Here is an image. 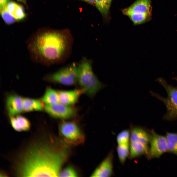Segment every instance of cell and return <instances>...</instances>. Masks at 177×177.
<instances>
[{"mask_svg": "<svg viewBox=\"0 0 177 177\" xmlns=\"http://www.w3.org/2000/svg\"><path fill=\"white\" fill-rule=\"evenodd\" d=\"M72 41L66 31L44 30L29 37L26 44L32 61L49 66L59 63L66 57Z\"/></svg>", "mask_w": 177, "mask_h": 177, "instance_id": "1", "label": "cell"}, {"mask_svg": "<svg viewBox=\"0 0 177 177\" xmlns=\"http://www.w3.org/2000/svg\"><path fill=\"white\" fill-rule=\"evenodd\" d=\"M68 155L65 148L55 150L45 146H37L26 153L17 167L22 177H59Z\"/></svg>", "mask_w": 177, "mask_h": 177, "instance_id": "2", "label": "cell"}, {"mask_svg": "<svg viewBox=\"0 0 177 177\" xmlns=\"http://www.w3.org/2000/svg\"><path fill=\"white\" fill-rule=\"evenodd\" d=\"M78 83L81 89L89 96H94L106 85L101 83L94 73L90 61L84 58L78 65Z\"/></svg>", "mask_w": 177, "mask_h": 177, "instance_id": "3", "label": "cell"}, {"mask_svg": "<svg viewBox=\"0 0 177 177\" xmlns=\"http://www.w3.org/2000/svg\"><path fill=\"white\" fill-rule=\"evenodd\" d=\"M157 81L165 90L166 97L152 91H150L151 95L162 102L165 105L166 111L163 116L164 120L173 121L177 120V86H175L168 83L162 78H159Z\"/></svg>", "mask_w": 177, "mask_h": 177, "instance_id": "4", "label": "cell"}, {"mask_svg": "<svg viewBox=\"0 0 177 177\" xmlns=\"http://www.w3.org/2000/svg\"><path fill=\"white\" fill-rule=\"evenodd\" d=\"M78 65L74 63L46 76L44 79L62 85H71L78 83Z\"/></svg>", "mask_w": 177, "mask_h": 177, "instance_id": "5", "label": "cell"}, {"mask_svg": "<svg viewBox=\"0 0 177 177\" xmlns=\"http://www.w3.org/2000/svg\"><path fill=\"white\" fill-rule=\"evenodd\" d=\"M59 131L61 137L67 143L77 145L83 143L84 136L77 125L72 122H64L59 126Z\"/></svg>", "mask_w": 177, "mask_h": 177, "instance_id": "6", "label": "cell"}, {"mask_svg": "<svg viewBox=\"0 0 177 177\" xmlns=\"http://www.w3.org/2000/svg\"><path fill=\"white\" fill-rule=\"evenodd\" d=\"M150 131L152 137L149 151L146 156L149 159L159 158L168 151L166 137L157 134L153 129Z\"/></svg>", "mask_w": 177, "mask_h": 177, "instance_id": "7", "label": "cell"}, {"mask_svg": "<svg viewBox=\"0 0 177 177\" xmlns=\"http://www.w3.org/2000/svg\"><path fill=\"white\" fill-rule=\"evenodd\" d=\"M44 108L46 112L53 117L61 119H67L75 114V109L60 103L51 105H45Z\"/></svg>", "mask_w": 177, "mask_h": 177, "instance_id": "8", "label": "cell"}, {"mask_svg": "<svg viewBox=\"0 0 177 177\" xmlns=\"http://www.w3.org/2000/svg\"><path fill=\"white\" fill-rule=\"evenodd\" d=\"M130 142L150 144L152 137L150 130L141 126L132 125H130Z\"/></svg>", "mask_w": 177, "mask_h": 177, "instance_id": "9", "label": "cell"}, {"mask_svg": "<svg viewBox=\"0 0 177 177\" xmlns=\"http://www.w3.org/2000/svg\"><path fill=\"white\" fill-rule=\"evenodd\" d=\"M113 151H111L91 174V177H110L113 173Z\"/></svg>", "mask_w": 177, "mask_h": 177, "instance_id": "10", "label": "cell"}, {"mask_svg": "<svg viewBox=\"0 0 177 177\" xmlns=\"http://www.w3.org/2000/svg\"><path fill=\"white\" fill-rule=\"evenodd\" d=\"M23 99L16 95L8 96L6 100V105L10 117L18 114L23 111Z\"/></svg>", "mask_w": 177, "mask_h": 177, "instance_id": "11", "label": "cell"}, {"mask_svg": "<svg viewBox=\"0 0 177 177\" xmlns=\"http://www.w3.org/2000/svg\"><path fill=\"white\" fill-rule=\"evenodd\" d=\"M58 92L60 103L69 106L75 103L81 95L84 93L81 89L71 90H60Z\"/></svg>", "mask_w": 177, "mask_h": 177, "instance_id": "12", "label": "cell"}, {"mask_svg": "<svg viewBox=\"0 0 177 177\" xmlns=\"http://www.w3.org/2000/svg\"><path fill=\"white\" fill-rule=\"evenodd\" d=\"M151 0H138L122 12L125 15L130 13H151Z\"/></svg>", "mask_w": 177, "mask_h": 177, "instance_id": "13", "label": "cell"}, {"mask_svg": "<svg viewBox=\"0 0 177 177\" xmlns=\"http://www.w3.org/2000/svg\"><path fill=\"white\" fill-rule=\"evenodd\" d=\"M129 147V156L131 159L144 155L147 156L149 148L148 145L136 142H130Z\"/></svg>", "mask_w": 177, "mask_h": 177, "instance_id": "14", "label": "cell"}, {"mask_svg": "<svg viewBox=\"0 0 177 177\" xmlns=\"http://www.w3.org/2000/svg\"><path fill=\"white\" fill-rule=\"evenodd\" d=\"M23 111L26 112L42 110L43 104L39 100L29 98L23 99Z\"/></svg>", "mask_w": 177, "mask_h": 177, "instance_id": "15", "label": "cell"}, {"mask_svg": "<svg viewBox=\"0 0 177 177\" xmlns=\"http://www.w3.org/2000/svg\"><path fill=\"white\" fill-rule=\"evenodd\" d=\"M41 101L46 105H51L60 103L58 92L50 87L47 88Z\"/></svg>", "mask_w": 177, "mask_h": 177, "instance_id": "16", "label": "cell"}, {"mask_svg": "<svg viewBox=\"0 0 177 177\" xmlns=\"http://www.w3.org/2000/svg\"><path fill=\"white\" fill-rule=\"evenodd\" d=\"M128 16L135 25L144 23L151 19V13H130L125 15Z\"/></svg>", "mask_w": 177, "mask_h": 177, "instance_id": "17", "label": "cell"}, {"mask_svg": "<svg viewBox=\"0 0 177 177\" xmlns=\"http://www.w3.org/2000/svg\"><path fill=\"white\" fill-rule=\"evenodd\" d=\"M165 137L168 151L177 156V133L167 132Z\"/></svg>", "mask_w": 177, "mask_h": 177, "instance_id": "18", "label": "cell"}, {"mask_svg": "<svg viewBox=\"0 0 177 177\" xmlns=\"http://www.w3.org/2000/svg\"><path fill=\"white\" fill-rule=\"evenodd\" d=\"M117 151L120 162L123 164L129 155V144H118Z\"/></svg>", "mask_w": 177, "mask_h": 177, "instance_id": "19", "label": "cell"}, {"mask_svg": "<svg viewBox=\"0 0 177 177\" xmlns=\"http://www.w3.org/2000/svg\"><path fill=\"white\" fill-rule=\"evenodd\" d=\"M111 1L112 0H95V6L103 15H108Z\"/></svg>", "mask_w": 177, "mask_h": 177, "instance_id": "20", "label": "cell"}, {"mask_svg": "<svg viewBox=\"0 0 177 177\" xmlns=\"http://www.w3.org/2000/svg\"><path fill=\"white\" fill-rule=\"evenodd\" d=\"M130 136V130L125 129L120 132L116 137L118 144H129Z\"/></svg>", "mask_w": 177, "mask_h": 177, "instance_id": "21", "label": "cell"}, {"mask_svg": "<svg viewBox=\"0 0 177 177\" xmlns=\"http://www.w3.org/2000/svg\"><path fill=\"white\" fill-rule=\"evenodd\" d=\"M0 13L4 21L7 24H12L16 20L13 15L7 10L6 6L0 10Z\"/></svg>", "mask_w": 177, "mask_h": 177, "instance_id": "22", "label": "cell"}, {"mask_svg": "<svg viewBox=\"0 0 177 177\" xmlns=\"http://www.w3.org/2000/svg\"><path fill=\"white\" fill-rule=\"evenodd\" d=\"M16 117L22 131H27L30 130L31 124L27 118L20 115H17Z\"/></svg>", "mask_w": 177, "mask_h": 177, "instance_id": "23", "label": "cell"}, {"mask_svg": "<svg viewBox=\"0 0 177 177\" xmlns=\"http://www.w3.org/2000/svg\"><path fill=\"white\" fill-rule=\"evenodd\" d=\"M77 174L75 170L70 166L67 167L61 171L59 173V177H77Z\"/></svg>", "mask_w": 177, "mask_h": 177, "instance_id": "24", "label": "cell"}, {"mask_svg": "<svg viewBox=\"0 0 177 177\" xmlns=\"http://www.w3.org/2000/svg\"><path fill=\"white\" fill-rule=\"evenodd\" d=\"M12 15L16 20H22L26 16L23 7L18 4Z\"/></svg>", "mask_w": 177, "mask_h": 177, "instance_id": "25", "label": "cell"}, {"mask_svg": "<svg viewBox=\"0 0 177 177\" xmlns=\"http://www.w3.org/2000/svg\"><path fill=\"white\" fill-rule=\"evenodd\" d=\"M10 122L12 127L15 130L18 132L22 131L16 117L14 116L10 117Z\"/></svg>", "mask_w": 177, "mask_h": 177, "instance_id": "26", "label": "cell"}, {"mask_svg": "<svg viewBox=\"0 0 177 177\" xmlns=\"http://www.w3.org/2000/svg\"><path fill=\"white\" fill-rule=\"evenodd\" d=\"M17 4V3L14 2H9L8 3L6 6V8L7 10L12 15Z\"/></svg>", "mask_w": 177, "mask_h": 177, "instance_id": "27", "label": "cell"}, {"mask_svg": "<svg viewBox=\"0 0 177 177\" xmlns=\"http://www.w3.org/2000/svg\"><path fill=\"white\" fill-rule=\"evenodd\" d=\"M9 0H0V10L5 7Z\"/></svg>", "mask_w": 177, "mask_h": 177, "instance_id": "28", "label": "cell"}, {"mask_svg": "<svg viewBox=\"0 0 177 177\" xmlns=\"http://www.w3.org/2000/svg\"><path fill=\"white\" fill-rule=\"evenodd\" d=\"M82 1L92 5L95 4V0H79Z\"/></svg>", "mask_w": 177, "mask_h": 177, "instance_id": "29", "label": "cell"}, {"mask_svg": "<svg viewBox=\"0 0 177 177\" xmlns=\"http://www.w3.org/2000/svg\"><path fill=\"white\" fill-rule=\"evenodd\" d=\"M18 1L20 2L25 3H26V0H17Z\"/></svg>", "mask_w": 177, "mask_h": 177, "instance_id": "30", "label": "cell"}, {"mask_svg": "<svg viewBox=\"0 0 177 177\" xmlns=\"http://www.w3.org/2000/svg\"><path fill=\"white\" fill-rule=\"evenodd\" d=\"M173 79L175 80L177 82V77H175L173 78Z\"/></svg>", "mask_w": 177, "mask_h": 177, "instance_id": "31", "label": "cell"}]
</instances>
